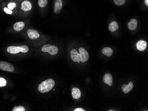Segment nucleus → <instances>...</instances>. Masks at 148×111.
Listing matches in <instances>:
<instances>
[{"label": "nucleus", "mask_w": 148, "mask_h": 111, "mask_svg": "<svg viewBox=\"0 0 148 111\" xmlns=\"http://www.w3.org/2000/svg\"><path fill=\"white\" fill-rule=\"evenodd\" d=\"M136 46H137V49L139 51H142L146 48V42L143 40H140L137 43Z\"/></svg>", "instance_id": "nucleus-11"}, {"label": "nucleus", "mask_w": 148, "mask_h": 111, "mask_svg": "<svg viewBox=\"0 0 148 111\" xmlns=\"http://www.w3.org/2000/svg\"><path fill=\"white\" fill-rule=\"evenodd\" d=\"M32 9V4L29 1L25 0L21 4V9L24 12L29 11Z\"/></svg>", "instance_id": "nucleus-6"}, {"label": "nucleus", "mask_w": 148, "mask_h": 111, "mask_svg": "<svg viewBox=\"0 0 148 111\" xmlns=\"http://www.w3.org/2000/svg\"><path fill=\"white\" fill-rule=\"evenodd\" d=\"M43 52H48L51 55H57L58 52V48L55 45L51 44H46L42 46V49Z\"/></svg>", "instance_id": "nucleus-3"}, {"label": "nucleus", "mask_w": 148, "mask_h": 111, "mask_svg": "<svg viewBox=\"0 0 148 111\" xmlns=\"http://www.w3.org/2000/svg\"><path fill=\"white\" fill-rule=\"evenodd\" d=\"M145 4L147 6H148V0H145Z\"/></svg>", "instance_id": "nucleus-24"}, {"label": "nucleus", "mask_w": 148, "mask_h": 111, "mask_svg": "<svg viewBox=\"0 0 148 111\" xmlns=\"http://www.w3.org/2000/svg\"><path fill=\"white\" fill-rule=\"evenodd\" d=\"M109 111H114V110H109Z\"/></svg>", "instance_id": "nucleus-25"}, {"label": "nucleus", "mask_w": 148, "mask_h": 111, "mask_svg": "<svg viewBox=\"0 0 148 111\" xmlns=\"http://www.w3.org/2000/svg\"><path fill=\"white\" fill-rule=\"evenodd\" d=\"M119 25L117 22L113 21L110 24H109L108 26V29L109 31L111 32H114L117 31L119 29Z\"/></svg>", "instance_id": "nucleus-15"}, {"label": "nucleus", "mask_w": 148, "mask_h": 111, "mask_svg": "<svg viewBox=\"0 0 148 111\" xmlns=\"http://www.w3.org/2000/svg\"><path fill=\"white\" fill-rule=\"evenodd\" d=\"M102 53L107 56L110 57L113 55V51L110 47H106L102 50Z\"/></svg>", "instance_id": "nucleus-16"}, {"label": "nucleus", "mask_w": 148, "mask_h": 111, "mask_svg": "<svg viewBox=\"0 0 148 111\" xmlns=\"http://www.w3.org/2000/svg\"><path fill=\"white\" fill-rule=\"evenodd\" d=\"M27 35L31 39H36L39 38L40 34L38 31L33 29H29L27 31Z\"/></svg>", "instance_id": "nucleus-8"}, {"label": "nucleus", "mask_w": 148, "mask_h": 111, "mask_svg": "<svg viewBox=\"0 0 148 111\" xmlns=\"http://www.w3.org/2000/svg\"><path fill=\"white\" fill-rule=\"evenodd\" d=\"M25 27V24L22 21H19L13 25V28L15 31H21Z\"/></svg>", "instance_id": "nucleus-13"}, {"label": "nucleus", "mask_w": 148, "mask_h": 111, "mask_svg": "<svg viewBox=\"0 0 148 111\" xmlns=\"http://www.w3.org/2000/svg\"><path fill=\"white\" fill-rule=\"evenodd\" d=\"M13 111H25V108L21 106H17L13 108Z\"/></svg>", "instance_id": "nucleus-19"}, {"label": "nucleus", "mask_w": 148, "mask_h": 111, "mask_svg": "<svg viewBox=\"0 0 148 111\" xmlns=\"http://www.w3.org/2000/svg\"><path fill=\"white\" fill-rule=\"evenodd\" d=\"M4 11L7 14H9V15H11V14H12V13H13L12 11L9 9H8V8H4Z\"/></svg>", "instance_id": "nucleus-22"}, {"label": "nucleus", "mask_w": 148, "mask_h": 111, "mask_svg": "<svg viewBox=\"0 0 148 111\" xmlns=\"http://www.w3.org/2000/svg\"><path fill=\"white\" fill-rule=\"evenodd\" d=\"M103 81L106 84H108L110 86L113 85V77L110 73H106L103 77Z\"/></svg>", "instance_id": "nucleus-9"}, {"label": "nucleus", "mask_w": 148, "mask_h": 111, "mask_svg": "<svg viewBox=\"0 0 148 111\" xmlns=\"http://www.w3.org/2000/svg\"><path fill=\"white\" fill-rule=\"evenodd\" d=\"M79 54L78 53V51L75 49H72L70 52L71 53V59L74 62H82L83 63H84L87 62L89 59V54L88 51L83 47H80L79 49Z\"/></svg>", "instance_id": "nucleus-1"}, {"label": "nucleus", "mask_w": 148, "mask_h": 111, "mask_svg": "<svg viewBox=\"0 0 148 111\" xmlns=\"http://www.w3.org/2000/svg\"><path fill=\"white\" fill-rule=\"evenodd\" d=\"M54 12L55 14H59L60 13L63 7L62 0H54Z\"/></svg>", "instance_id": "nucleus-5"}, {"label": "nucleus", "mask_w": 148, "mask_h": 111, "mask_svg": "<svg viewBox=\"0 0 148 111\" xmlns=\"http://www.w3.org/2000/svg\"><path fill=\"white\" fill-rule=\"evenodd\" d=\"M0 69L9 72H13L14 70V67L11 63L4 61H0Z\"/></svg>", "instance_id": "nucleus-4"}, {"label": "nucleus", "mask_w": 148, "mask_h": 111, "mask_svg": "<svg viewBox=\"0 0 148 111\" xmlns=\"http://www.w3.org/2000/svg\"><path fill=\"white\" fill-rule=\"evenodd\" d=\"M55 84V82L52 79L49 78L42 82L38 86V90L40 93H47L52 90Z\"/></svg>", "instance_id": "nucleus-2"}, {"label": "nucleus", "mask_w": 148, "mask_h": 111, "mask_svg": "<svg viewBox=\"0 0 148 111\" xmlns=\"http://www.w3.org/2000/svg\"><path fill=\"white\" fill-rule=\"evenodd\" d=\"M17 6V4L14 2H11L9 3L8 5V8L10 10H13L14 9V8H15Z\"/></svg>", "instance_id": "nucleus-20"}, {"label": "nucleus", "mask_w": 148, "mask_h": 111, "mask_svg": "<svg viewBox=\"0 0 148 111\" xmlns=\"http://www.w3.org/2000/svg\"><path fill=\"white\" fill-rule=\"evenodd\" d=\"M137 21L135 19H132L129 22L128 26L130 30H134L137 28Z\"/></svg>", "instance_id": "nucleus-14"}, {"label": "nucleus", "mask_w": 148, "mask_h": 111, "mask_svg": "<svg viewBox=\"0 0 148 111\" xmlns=\"http://www.w3.org/2000/svg\"><path fill=\"white\" fill-rule=\"evenodd\" d=\"M6 81L3 78L0 77V87H3L6 86Z\"/></svg>", "instance_id": "nucleus-21"}, {"label": "nucleus", "mask_w": 148, "mask_h": 111, "mask_svg": "<svg viewBox=\"0 0 148 111\" xmlns=\"http://www.w3.org/2000/svg\"><path fill=\"white\" fill-rule=\"evenodd\" d=\"M114 2L116 5L121 6L124 5L125 4L126 0H114Z\"/></svg>", "instance_id": "nucleus-18"}, {"label": "nucleus", "mask_w": 148, "mask_h": 111, "mask_svg": "<svg viewBox=\"0 0 148 111\" xmlns=\"http://www.w3.org/2000/svg\"><path fill=\"white\" fill-rule=\"evenodd\" d=\"M48 3V0H38V6L41 8H44L46 7Z\"/></svg>", "instance_id": "nucleus-17"}, {"label": "nucleus", "mask_w": 148, "mask_h": 111, "mask_svg": "<svg viewBox=\"0 0 148 111\" xmlns=\"http://www.w3.org/2000/svg\"><path fill=\"white\" fill-rule=\"evenodd\" d=\"M7 51L11 54H17L22 51V46H10L7 48Z\"/></svg>", "instance_id": "nucleus-7"}, {"label": "nucleus", "mask_w": 148, "mask_h": 111, "mask_svg": "<svg viewBox=\"0 0 148 111\" xmlns=\"http://www.w3.org/2000/svg\"><path fill=\"white\" fill-rule=\"evenodd\" d=\"M72 97L75 99H79L81 96V92L79 89L74 88L72 89Z\"/></svg>", "instance_id": "nucleus-12"}, {"label": "nucleus", "mask_w": 148, "mask_h": 111, "mask_svg": "<svg viewBox=\"0 0 148 111\" xmlns=\"http://www.w3.org/2000/svg\"><path fill=\"white\" fill-rule=\"evenodd\" d=\"M134 86L133 82H130L128 84H123L121 86V90L124 93L126 94L129 93L130 91H131L132 89H133Z\"/></svg>", "instance_id": "nucleus-10"}, {"label": "nucleus", "mask_w": 148, "mask_h": 111, "mask_svg": "<svg viewBox=\"0 0 148 111\" xmlns=\"http://www.w3.org/2000/svg\"><path fill=\"white\" fill-rule=\"evenodd\" d=\"M84 110H83L82 108H77L75 109L74 111H84Z\"/></svg>", "instance_id": "nucleus-23"}]
</instances>
